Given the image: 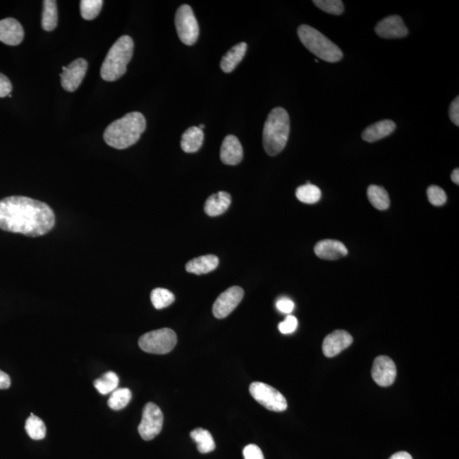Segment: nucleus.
Here are the masks:
<instances>
[{
    "instance_id": "f03ea898",
    "label": "nucleus",
    "mask_w": 459,
    "mask_h": 459,
    "mask_svg": "<svg viewBox=\"0 0 459 459\" xmlns=\"http://www.w3.org/2000/svg\"><path fill=\"white\" fill-rule=\"evenodd\" d=\"M146 121L139 112H132L107 126L104 141L114 148L122 150L135 145L146 131Z\"/></svg>"
},
{
    "instance_id": "f704fd0d",
    "label": "nucleus",
    "mask_w": 459,
    "mask_h": 459,
    "mask_svg": "<svg viewBox=\"0 0 459 459\" xmlns=\"http://www.w3.org/2000/svg\"><path fill=\"white\" fill-rule=\"evenodd\" d=\"M243 454L244 459H265L261 448L254 444L248 445L245 447Z\"/></svg>"
},
{
    "instance_id": "aec40b11",
    "label": "nucleus",
    "mask_w": 459,
    "mask_h": 459,
    "mask_svg": "<svg viewBox=\"0 0 459 459\" xmlns=\"http://www.w3.org/2000/svg\"><path fill=\"white\" fill-rule=\"evenodd\" d=\"M219 258L215 255L208 254L202 255L192 259L185 265V270L189 273H194L196 275H203L207 273L215 271L219 265Z\"/></svg>"
},
{
    "instance_id": "c9c22d12",
    "label": "nucleus",
    "mask_w": 459,
    "mask_h": 459,
    "mask_svg": "<svg viewBox=\"0 0 459 459\" xmlns=\"http://www.w3.org/2000/svg\"><path fill=\"white\" fill-rule=\"evenodd\" d=\"M12 90V85L10 79L0 73V98L8 96Z\"/></svg>"
},
{
    "instance_id": "393cba45",
    "label": "nucleus",
    "mask_w": 459,
    "mask_h": 459,
    "mask_svg": "<svg viewBox=\"0 0 459 459\" xmlns=\"http://www.w3.org/2000/svg\"><path fill=\"white\" fill-rule=\"evenodd\" d=\"M367 198L371 205L378 210H386L390 207V197L386 190L380 185H371L367 188Z\"/></svg>"
},
{
    "instance_id": "dca6fc26",
    "label": "nucleus",
    "mask_w": 459,
    "mask_h": 459,
    "mask_svg": "<svg viewBox=\"0 0 459 459\" xmlns=\"http://www.w3.org/2000/svg\"><path fill=\"white\" fill-rule=\"evenodd\" d=\"M244 159V149L239 140L233 135H227L220 148V159L226 166H237Z\"/></svg>"
},
{
    "instance_id": "423d86ee",
    "label": "nucleus",
    "mask_w": 459,
    "mask_h": 459,
    "mask_svg": "<svg viewBox=\"0 0 459 459\" xmlns=\"http://www.w3.org/2000/svg\"><path fill=\"white\" fill-rule=\"evenodd\" d=\"M177 344V335L170 328H162L143 335L139 339V346L144 352L164 355L172 350Z\"/></svg>"
},
{
    "instance_id": "20e7f679",
    "label": "nucleus",
    "mask_w": 459,
    "mask_h": 459,
    "mask_svg": "<svg viewBox=\"0 0 459 459\" xmlns=\"http://www.w3.org/2000/svg\"><path fill=\"white\" fill-rule=\"evenodd\" d=\"M134 41L128 35L115 42L101 66V76L105 81L114 82L125 75L134 53Z\"/></svg>"
},
{
    "instance_id": "58836bf2",
    "label": "nucleus",
    "mask_w": 459,
    "mask_h": 459,
    "mask_svg": "<svg viewBox=\"0 0 459 459\" xmlns=\"http://www.w3.org/2000/svg\"><path fill=\"white\" fill-rule=\"evenodd\" d=\"M12 384L10 378L8 374L0 370V390H6Z\"/></svg>"
},
{
    "instance_id": "9d476101",
    "label": "nucleus",
    "mask_w": 459,
    "mask_h": 459,
    "mask_svg": "<svg viewBox=\"0 0 459 459\" xmlns=\"http://www.w3.org/2000/svg\"><path fill=\"white\" fill-rule=\"evenodd\" d=\"M244 296V291L241 287L237 286L230 287L217 298L213 306V316L218 319L228 317L240 304Z\"/></svg>"
},
{
    "instance_id": "412c9836",
    "label": "nucleus",
    "mask_w": 459,
    "mask_h": 459,
    "mask_svg": "<svg viewBox=\"0 0 459 459\" xmlns=\"http://www.w3.org/2000/svg\"><path fill=\"white\" fill-rule=\"evenodd\" d=\"M205 139V133L197 126H192L181 136V149L187 153H197L201 148Z\"/></svg>"
},
{
    "instance_id": "f8f14e48",
    "label": "nucleus",
    "mask_w": 459,
    "mask_h": 459,
    "mask_svg": "<svg viewBox=\"0 0 459 459\" xmlns=\"http://www.w3.org/2000/svg\"><path fill=\"white\" fill-rule=\"evenodd\" d=\"M373 380L382 387L391 386L397 378V367L393 360L386 356H378L372 369Z\"/></svg>"
},
{
    "instance_id": "c756f323",
    "label": "nucleus",
    "mask_w": 459,
    "mask_h": 459,
    "mask_svg": "<svg viewBox=\"0 0 459 459\" xmlns=\"http://www.w3.org/2000/svg\"><path fill=\"white\" fill-rule=\"evenodd\" d=\"M131 398L132 392L129 389H117L112 393L109 400H108V406L111 409L118 411V410L124 408L131 401Z\"/></svg>"
},
{
    "instance_id": "5701e85b",
    "label": "nucleus",
    "mask_w": 459,
    "mask_h": 459,
    "mask_svg": "<svg viewBox=\"0 0 459 459\" xmlns=\"http://www.w3.org/2000/svg\"><path fill=\"white\" fill-rule=\"evenodd\" d=\"M190 436L198 444L199 453L209 454L215 449V440L209 430L197 428L192 431Z\"/></svg>"
},
{
    "instance_id": "4c0bfd02",
    "label": "nucleus",
    "mask_w": 459,
    "mask_h": 459,
    "mask_svg": "<svg viewBox=\"0 0 459 459\" xmlns=\"http://www.w3.org/2000/svg\"><path fill=\"white\" fill-rule=\"evenodd\" d=\"M449 117L451 121L456 126L459 125V97L457 96L451 103L449 108Z\"/></svg>"
},
{
    "instance_id": "473e14b6",
    "label": "nucleus",
    "mask_w": 459,
    "mask_h": 459,
    "mask_svg": "<svg viewBox=\"0 0 459 459\" xmlns=\"http://www.w3.org/2000/svg\"><path fill=\"white\" fill-rule=\"evenodd\" d=\"M427 196H428L429 202L434 206H443L447 200L446 192L437 185H430L427 190Z\"/></svg>"
},
{
    "instance_id": "bb28decb",
    "label": "nucleus",
    "mask_w": 459,
    "mask_h": 459,
    "mask_svg": "<svg viewBox=\"0 0 459 459\" xmlns=\"http://www.w3.org/2000/svg\"><path fill=\"white\" fill-rule=\"evenodd\" d=\"M119 384V378L114 372H107L101 378L94 382V386L101 395L113 393L117 390Z\"/></svg>"
},
{
    "instance_id": "6e6552de",
    "label": "nucleus",
    "mask_w": 459,
    "mask_h": 459,
    "mask_svg": "<svg viewBox=\"0 0 459 459\" xmlns=\"http://www.w3.org/2000/svg\"><path fill=\"white\" fill-rule=\"evenodd\" d=\"M250 392L255 401L270 411L285 412L287 408L285 395L271 385L262 382H254L250 384Z\"/></svg>"
},
{
    "instance_id": "7c9ffc66",
    "label": "nucleus",
    "mask_w": 459,
    "mask_h": 459,
    "mask_svg": "<svg viewBox=\"0 0 459 459\" xmlns=\"http://www.w3.org/2000/svg\"><path fill=\"white\" fill-rule=\"evenodd\" d=\"M103 5V0H82L80 1V12L83 18L94 20L99 15Z\"/></svg>"
},
{
    "instance_id": "ea45409f",
    "label": "nucleus",
    "mask_w": 459,
    "mask_h": 459,
    "mask_svg": "<svg viewBox=\"0 0 459 459\" xmlns=\"http://www.w3.org/2000/svg\"><path fill=\"white\" fill-rule=\"evenodd\" d=\"M389 459H412L411 454L406 453V451H399V453L392 455Z\"/></svg>"
},
{
    "instance_id": "79ce46f5",
    "label": "nucleus",
    "mask_w": 459,
    "mask_h": 459,
    "mask_svg": "<svg viewBox=\"0 0 459 459\" xmlns=\"http://www.w3.org/2000/svg\"><path fill=\"white\" fill-rule=\"evenodd\" d=\"M198 128L202 129H202L205 128V124H200V125L198 126Z\"/></svg>"
},
{
    "instance_id": "b1692460",
    "label": "nucleus",
    "mask_w": 459,
    "mask_h": 459,
    "mask_svg": "<svg viewBox=\"0 0 459 459\" xmlns=\"http://www.w3.org/2000/svg\"><path fill=\"white\" fill-rule=\"evenodd\" d=\"M57 23V1H55V0H44L43 13H42V27L44 31H51L55 29Z\"/></svg>"
},
{
    "instance_id": "0eeeda50",
    "label": "nucleus",
    "mask_w": 459,
    "mask_h": 459,
    "mask_svg": "<svg viewBox=\"0 0 459 459\" xmlns=\"http://www.w3.org/2000/svg\"><path fill=\"white\" fill-rule=\"evenodd\" d=\"M175 27L181 41L185 45H194L199 36V26L192 7H179L174 17Z\"/></svg>"
},
{
    "instance_id": "a878e982",
    "label": "nucleus",
    "mask_w": 459,
    "mask_h": 459,
    "mask_svg": "<svg viewBox=\"0 0 459 459\" xmlns=\"http://www.w3.org/2000/svg\"><path fill=\"white\" fill-rule=\"evenodd\" d=\"M296 198L301 202L313 205V203L320 201L322 192L317 185L306 184L297 188Z\"/></svg>"
},
{
    "instance_id": "39448f33",
    "label": "nucleus",
    "mask_w": 459,
    "mask_h": 459,
    "mask_svg": "<svg viewBox=\"0 0 459 459\" xmlns=\"http://www.w3.org/2000/svg\"><path fill=\"white\" fill-rule=\"evenodd\" d=\"M297 33L304 47L318 58L327 62H337L343 58L341 49L314 27L304 24Z\"/></svg>"
},
{
    "instance_id": "72a5a7b5",
    "label": "nucleus",
    "mask_w": 459,
    "mask_h": 459,
    "mask_svg": "<svg viewBox=\"0 0 459 459\" xmlns=\"http://www.w3.org/2000/svg\"><path fill=\"white\" fill-rule=\"evenodd\" d=\"M298 327V320L296 317L287 316L285 321L280 322L278 325L279 331L283 335L292 334L296 330Z\"/></svg>"
},
{
    "instance_id": "e433bc0d",
    "label": "nucleus",
    "mask_w": 459,
    "mask_h": 459,
    "mask_svg": "<svg viewBox=\"0 0 459 459\" xmlns=\"http://www.w3.org/2000/svg\"><path fill=\"white\" fill-rule=\"evenodd\" d=\"M276 308L283 313L289 314L294 309V303L287 298H283L276 302Z\"/></svg>"
},
{
    "instance_id": "c85d7f7f",
    "label": "nucleus",
    "mask_w": 459,
    "mask_h": 459,
    "mask_svg": "<svg viewBox=\"0 0 459 459\" xmlns=\"http://www.w3.org/2000/svg\"><path fill=\"white\" fill-rule=\"evenodd\" d=\"M174 300L175 297L174 293L166 289L157 287V289H153L152 293H150V301H152L153 306L157 310L163 309V308L170 306L171 304L174 303Z\"/></svg>"
},
{
    "instance_id": "ddd939ff",
    "label": "nucleus",
    "mask_w": 459,
    "mask_h": 459,
    "mask_svg": "<svg viewBox=\"0 0 459 459\" xmlns=\"http://www.w3.org/2000/svg\"><path fill=\"white\" fill-rule=\"evenodd\" d=\"M375 31L380 38L392 40V38H405L408 34L404 22L401 16L394 15L385 17L375 27Z\"/></svg>"
},
{
    "instance_id": "f257e3e1",
    "label": "nucleus",
    "mask_w": 459,
    "mask_h": 459,
    "mask_svg": "<svg viewBox=\"0 0 459 459\" xmlns=\"http://www.w3.org/2000/svg\"><path fill=\"white\" fill-rule=\"evenodd\" d=\"M55 216L47 203L12 196L0 200V229L36 237L53 229Z\"/></svg>"
},
{
    "instance_id": "2eb2a0df",
    "label": "nucleus",
    "mask_w": 459,
    "mask_h": 459,
    "mask_svg": "<svg viewBox=\"0 0 459 459\" xmlns=\"http://www.w3.org/2000/svg\"><path fill=\"white\" fill-rule=\"evenodd\" d=\"M24 29L18 21L14 18L0 20V41L10 47H16L22 43Z\"/></svg>"
},
{
    "instance_id": "a19ab883",
    "label": "nucleus",
    "mask_w": 459,
    "mask_h": 459,
    "mask_svg": "<svg viewBox=\"0 0 459 459\" xmlns=\"http://www.w3.org/2000/svg\"><path fill=\"white\" fill-rule=\"evenodd\" d=\"M451 181L454 182L455 184L459 185V170L456 169L453 171V173L451 174Z\"/></svg>"
},
{
    "instance_id": "4468645a",
    "label": "nucleus",
    "mask_w": 459,
    "mask_h": 459,
    "mask_svg": "<svg viewBox=\"0 0 459 459\" xmlns=\"http://www.w3.org/2000/svg\"><path fill=\"white\" fill-rule=\"evenodd\" d=\"M353 343L352 336L345 330H335L329 334L322 343V352L327 357L339 355Z\"/></svg>"
},
{
    "instance_id": "4be33fe9",
    "label": "nucleus",
    "mask_w": 459,
    "mask_h": 459,
    "mask_svg": "<svg viewBox=\"0 0 459 459\" xmlns=\"http://www.w3.org/2000/svg\"><path fill=\"white\" fill-rule=\"evenodd\" d=\"M248 45L244 42L235 45L224 55L220 62V68L226 73H230L243 61L246 54Z\"/></svg>"
},
{
    "instance_id": "2f4dec72",
    "label": "nucleus",
    "mask_w": 459,
    "mask_h": 459,
    "mask_svg": "<svg viewBox=\"0 0 459 459\" xmlns=\"http://www.w3.org/2000/svg\"><path fill=\"white\" fill-rule=\"evenodd\" d=\"M315 5L326 13L339 16L344 12L345 7L341 0H314Z\"/></svg>"
},
{
    "instance_id": "9b49d317",
    "label": "nucleus",
    "mask_w": 459,
    "mask_h": 459,
    "mask_svg": "<svg viewBox=\"0 0 459 459\" xmlns=\"http://www.w3.org/2000/svg\"><path fill=\"white\" fill-rule=\"evenodd\" d=\"M87 69L88 62L83 58L75 60L68 66H62L61 82L63 89L68 92H75L81 85Z\"/></svg>"
},
{
    "instance_id": "7ed1b4c3",
    "label": "nucleus",
    "mask_w": 459,
    "mask_h": 459,
    "mask_svg": "<svg viewBox=\"0 0 459 459\" xmlns=\"http://www.w3.org/2000/svg\"><path fill=\"white\" fill-rule=\"evenodd\" d=\"M290 133V118L283 107L269 114L263 129V146L269 156L278 155L285 148Z\"/></svg>"
},
{
    "instance_id": "f3484780",
    "label": "nucleus",
    "mask_w": 459,
    "mask_h": 459,
    "mask_svg": "<svg viewBox=\"0 0 459 459\" xmlns=\"http://www.w3.org/2000/svg\"><path fill=\"white\" fill-rule=\"evenodd\" d=\"M314 251L318 258L325 261H335L348 254V250L344 244L332 239L318 241L314 248Z\"/></svg>"
},
{
    "instance_id": "6ab92c4d",
    "label": "nucleus",
    "mask_w": 459,
    "mask_h": 459,
    "mask_svg": "<svg viewBox=\"0 0 459 459\" xmlns=\"http://www.w3.org/2000/svg\"><path fill=\"white\" fill-rule=\"evenodd\" d=\"M231 203V197L228 192H219L207 199L205 211L209 216H219L229 209Z\"/></svg>"
},
{
    "instance_id": "cd10ccee",
    "label": "nucleus",
    "mask_w": 459,
    "mask_h": 459,
    "mask_svg": "<svg viewBox=\"0 0 459 459\" xmlns=\"http://www.w3.org/2000/svg\"><path fill=\"white\" fill-rule=\"evenodd\" d=\"M25 430L31 439L35 441L43 440L47 434V426L42 419L31 413L25 423Z\"/></svg>"
},
{
    "instance_id": "1a4fd4ad",
    "label": "nucleus",
    "mask_w": 459,
    "mask_h": 459,
    "mask_svg": "<svg viewBox=\"0 0 459 459\" xmlns=\"http://www.w3.org/2000/svg\"><path fill=\"white\" fill-rule=\"evenodd\" d=\"M163 415L159 406L148 402L144 406L142 422L138 427L140 436L143 440L154 439L162 431Z\"/></svg>"
},
{
    "instance_id": "a211bd4d",
    "label": "nucleus",
    "mask_w": 459,
    "mask_h": 459,
    "mask_svg": "<svg viewBox=\"0 0 459 459\" xmlns=\"http://www.w3.org/2000/svg\"><path fill=\"white\" fill-rule=\"evenodd\" d=\"M395 128H397V125H395V122L386 119V120L377 122L369 126L363 132L362 137L364 141L373 143L391 135L395 131Z\"/></svg>"
}]
</instances>
